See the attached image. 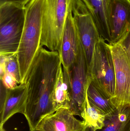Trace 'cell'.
Returning <instances> with one entry per match:
<instances>
[{
	"mask_svg": "<svg viewBox=\"0 0 130 131\" xmlns=\"http://www.w3.org/2000/svg\"><path fill=\"white\" fill-rule=\"evenodd\" d=\"M27 97V87L25 83L7 89L3 105L0 108V125H4L13 115L17 113L24 115Z\"/></svg>",
	"mask_w": 130,
	"mask_h": 131,
	"instance_id": "cell-13",
	"label": "cell"
},
{
	"mask_svg": "<svg viewBox=\"0 0 130 131\" xmlns=\"http://www.w3.org/2000/svg\"><path fill=\"white\" fill-rule=\"evenodd\" d=\"M3 55L4 57L5 72L12 75L15 78L19 84H21L19 64L16 53Z\"/></svg>",
	"mask_w": 130,
	"mask_h": 131,
	"instance_id": "cell-18",
	"label": "cell"
},
{
	"mask_svg": "<svg viewBox=\"0 0 130 131\" xmlns=\"http://www.w3.org/2000/svg\"><path fill=\"white\" fill-rule=\"evenodd\" d=\"M82 131H93L91 128L84 126ZM96 131H130V107L116 110L106 115L105 125Z\"/></svg>",
	"mask_w": 130,
	"mask_h": 131,
	"instance_id": "cell-15",
	"label": "cell"
},
{
	"mask_svg": "<svg viewBox=\"0 0 130 131\" xmlns=\"http://www.w3.org/2000/svg\"><path fill=\"white\" fill-rule=\"evenodd\" d=\"M71 88L69 110L74 115L81 117L84 110L86 91L90 79L84 53L81 42L78 58L68 73Z\"/></svg>",
	"mask_w": 130,
	"mask_h": 131,
	"instance_id": "cell-8",
	"label": "cell"
},
{
	"mask_svg": "<svg viewBox=\"0 0 130 131\" xmlns=\"http://www.w3.org/2000/svg\"><path fill=\"white\" fill-rule=\"evenodd\" d=\"M71 88L68 73L61 65L52 95V102L55 112L61 108L70 107Z\"/></svg>",
	"mask_w": 130,
	"mask_h": 131,
	"instance_id": "cell-14",
	"label": "cell"
},
{
	"mask_svg": "<svg viewBox=\"0 0 130 131\" xmlns=\"http://www.w3.org/2000/svg\"><path fill=\"white\" fill-rule=\"evenodd\" d=\"M0 131H5L4 129L3 125H0Z\"/></svg>",
	"mask_w": 130,
	"mask_h": 131,
	"instance_id": "cell-22",
	"label": "cell"
},
{
	"mask_svg": "<svg viewBox=\"0 0 130 131\" xmlns=\"http://www.w3.org/2000/svg\"><path fill=\"white\" fill-rule=\"evenodd\" d=\"M86 93L89 102L104 112L105 115L113 113L116 110L110 99L95 86L90 79Z\"/></svg>",
	"mask_w": 130,
	"mask_h": 131,
	"instance_id": "cell-17",
	"label": "cell"
},
{
	"mask_svg": "<svg viewBox=\"0 0 130 131\" xmlns=\"http://www.w3.org/2000/svg\"><path fill=\"white\" fill-rule=\"evenodd\" d=\"M30 0H0V5L6 3L18 4L25 6Z\"/></svg>",
	"mask_w": 130,
	"mask_h": 131,
	"instance_id": "cell-21",
	"label": "cell"
},
{
	"mask_svg": "<svg viewBox=\"0 0 130 131\" xmlns=\"http://www.w3.org/2000/svg\"><path fill=\"white\" fill-rule=\"evenodd\" d=\"M1 79V82L7 89H11L15 88L19 85L15 78L12 75L5 72Z\"/></svg>",
	"mask_w": 130,
	"mask_h": 131,
	"instance_id": "cell-19",
	"label": "cell"
},
{
	"mask_svg": "<svg viewBox=\"0 0 130 131\" xmlns=\"http://www.w3.org/2000/svg\"><path fill=\"white\" fill-rule=\"evenodd\" d=\"M71 0H45L42 15L41 46L59 52Z\"/></svg>",
	"mask_w": 130,
	"mask_h": 131,
	"instance_id": "cell-3",
	"label": "cell"
},
{
	"mask_svg": "<svg viewBox=\"0 0 130 131\" xmlns=\"http://www.w3.org/2000/svg\"><path fill=\"white\" fill-rule=\"evenodd\" d=\"M114 64L115 88L110 99L117 109L130 107V60L120 43L109 44Z\"/></svg>",
	"mask_w": 130,
	"mask_h": 131,
	"instance_id": "cell-6",
	"label": "cell"
},
{
	"mask_svg": "<svg viewBox=\"0 0 130 131\" xmlns=\"http://www.w3.org/2000/svg\"><path fill=\"white\" fill-rule=\"evenodd\" d=\"M62 65L58 51L48 50L41 46L24 82L27 87V97L24 115L30 131H36L44 117L55 112L52 95Z\"/></svg>",
	"mask_w": 130,
	"mask_h": 131,
	"instance_id": "cell-1",
	"label": "cell"
},
{
	"mask_svg": "<svg viewBox=\"0 0 130 131\" xmlns=\"http://www.w3.org/2000/svg\"><path fill=\"white\" fill-rule=\"evenodd\" d=\"M90 14L101 37L107 43H112L108 16L110 5L113 0H78Z\"/></svg>",
	"mask_w": 130,
	"mask_h": 131,
	"instance_id": "cell-12",
	"label": "cell"
},
{
	"mask_svg": "<svg viewBox=\"0 0 130 131\" xmlns=\"http://www.w3.org/2000/svg\"><path fill=\"white\" fill-rule=\"evenodd\" d=\"M25 6L6 3L0 5V54L17 52L25 20Z\"/></svg>",
	"mask_w": 130,
	"mask_h": 131,
	"instance_id": "cell-4",
	"label": "cell"
},
{
	"mask_svg": "<svg viewBox=\"0 0 130 131\" xmlns=\"http://www.w3.org/2000/svg\"><path fill=\"white\" fill-rule=\"evenodd\" d=\"M112 43H117L130 29V0H113L108 16Z\"/></svg>",
	"mask_w": 130,
	"mask_h": 131,
	"instance_id": "cell-10",
	"label": "cell"
},
{
	"mask_svg": "<svg viewBox=\"0 0 130 131\" xmlns=\"http://www.w3.org/2000/svg\"><path fill=\"white\" fill-rule=\"evenodd\" d=\"M80 41L73 15L70 8L68 12L59 51L63 69L68 73L77 60Z\"/></svg>",
	"mask_w": 130,
	"mask_h": 131,
	"instance_id": "cell-9",
	"label": "cell"
},
{
	"mask_svg": "<svg viewBox=\"0 0 130 131\" xmlns=\"http://www.w3.org/2000/svg\"><path fill=\"white\" fill-rule=\"evenodd\" d=\"M68 108H61L44 117L38 124L36 131H82L83 121L78 120Z\"/></svg>",
	"mask_w": 130,
	"mask_h": 131,
	"instance_id": "cell-11",
	"label": "cell"
},
{
	"mask_svg": "<svg viewBox=\"0 0 130 131\" xmlns=\"http://www.w3.org/2000/svg\"><path fill=\"white\" fill-rule=\"evenodd\" d=\"M45 0H30L25 6V20L16 53L21 83H24L34 59L41 47L42 15Z\"/></svg>",
	"mask_w": 130,
	"mask_h": 131,
	"instance_id": "cell-2",
	"label": "cell"
},
{
	"mask_svg": "<svg viewBox=\"0 0 130 131\" xmlns=\"http://www.w3.org/2000/svg\"><path fill=\"white\" fill-rule=\"evenodd\" d=\"M71 9L84 53L88 73L95 45L102 37L91 15L77 0L71 1Z\"/></svg>",
	"mask_w": 130,
	"mask_h": 131,
	"instance_id": "cell-7",
	"label": "cell"
},
{
	"mask_svg": "<svg viewBox=\"0 0 130 131\" xmlns=\"http://www.w3.org/2000/svg\"><path fill=\"white\" fill-rule=\"evenodd\" d=\"M118 42L123 46L130 60V29L123 35Z\"/></svg>",
	"mask_w": 130,
	"mask_h": 131,
	"instance_id": "cell-20",
	"label": "cell"
},
{
	"mask_svg": "<svg viewBox=\"0 0 130 131\" xmlns=\"http://www.w3.org/2000/svg\"><path fill=\"white\" fill-rule=\"evenodd\" d=\"M81 117L83 119L84 126L91 128L93 131L102 129L104 126L106 115L89 102L87 93Z\"/></svg>",
	"mask_w": 130,
	"mask_h": 131,
	"instance_id": "cell-16",
	"label": "cell"
},
{
	"mask_svg": "<svg viewBox=\"0 0 130 131\" xmlns=\"http://www.w3.org/2000/svg\"><path fill=\"white\" fill-rule=\"evenodd\" d=\"M92 83L109 99L115 88L114 64L109 44L102 38L97 41L88 73Z\"/></svg>",
	"mask_w": 130,
	"mask_h": 131,
	"instance_id": "cell-5",
	"label": "cell"
}]
</instances>
